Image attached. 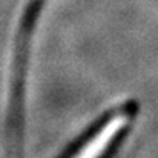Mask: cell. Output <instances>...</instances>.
I'll use <instances>...</instances> for the list:
<instances>
[{
    "label": "cell",
    "mask_w": 158,
    "mask_h": 158,
    "mask_svg": "<svg viewBox=\"0 0 158 158\" xmlns=\"http://www.w3.org/2000/svg\"><path fill=\"white\" fill-rule=\"evenodd\" d=\"M134 112L120 106L109 110L85 135L69 158H109L129 131Z\"/></svg>",
    "instance_id": "cell-1"
}]
</instances>
